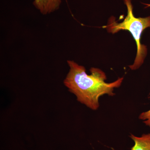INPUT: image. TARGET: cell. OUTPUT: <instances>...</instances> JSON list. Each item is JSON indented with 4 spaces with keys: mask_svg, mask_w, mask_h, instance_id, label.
<instances>
[{
    "mask_svg": "<svg viewBox=\"0 0 150 150\" xmlns=\"http://www.w3.org/2000/svg\"><path fill=\"white\" fill-rule=\"evenodd\" d=\"M129 137L135 143L131 150H150V133L143 134L141 137L131 134Z\"/></svg>",
    "mask_w": 150,
    "mask_h": 150,
    "instance_id": "obj_4",
    "label": "cell"
},
{
    "mask_svg": "<svg viewBox=\"0 0 150 150\" xmlns=\"http://www.w3.org/2000/svg\"><path fill=\"white\" fill-rule=\"evenodd\" d=\"M70 70L64 80V84L69 91L74 94L79 102L91 110H96L100 106V97L104 95H115L114 89L121 86L124 78H118L113 82L108 83L107 77L104 71L98 68L92 67L90 75L86 72L83 66L71 60H68Z\"/></svg>",
    "mask_w": 150,
    "mask_h": 150,
    "instance_id": "obj_1",
    "label": "cell"
},
{
    "mask_svg": "<svg viewBox=\"0 0 150 150\" xmlns=\"http://www.w3.org/2000/svg\"><path fill=\"white\" fill-rule=\"evenodd\" d=\"M62 0H34V6L43 15L52 13L59 9Z\"/></svg>",
    "mask_w": 150,
    "mask_h": 150,
    "instance_id": "obj_3",
    "label": "cell"
},
{
    "mask_svg": "<svg viewBox=\"0 0 150 150\" xmlns=\"http://www.w3.org/2000/svg\"><path fill=\"white\" fill-rule=\"evenodd\" d=\"M150 98V93L149 94ZM140 120H143V122L146 126L150 127V109L148 111L142 112L139 117Z\"/></svg>",
    "mask_w": 150,
    "mask_h": 150,
    "instance_id": "obj_5",
    "label": "cell"
},
{
    "mask_svg": "<svg viewBox=\"0 0 150 150\" xmlns=\"http://www.w3.org/2000/svg\"><path fill=\"white\" fill-rule=\"evenodd\" d=\"M127 8V15L122 22L118 23L114 16L110 17L107 24L103 26L109 33H117L121 30H128L135 40L137 53L134 64L129 66L132 70L139 69L144 62L148 53L147 46L141 43V37L143 31L150 28V16L136 18L133 13V6L131 0H123Z\"/></svg>",
    "mask_w": 150,
    "mask_h": 150,
    "instance_id": "obj_2",
    "label": "cell"
},
{
    "mask_svg": "<svg viewBox=\"0 0 150 150\" xmlns=\"http://www.w3.org/2000/svg\"><path fill=\"white\" fill-rule=\"evenodd\" d=\"M143 4L144 5L146 6H145V8H147L150 7V4H144V3H143Z\"/></svg>",
    "mask_w": 150,
    "mask_h": 150,
    "instance_id": "obj_6",
    "label": "cell"
}]
</instances>
